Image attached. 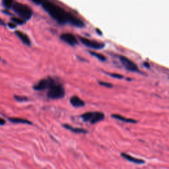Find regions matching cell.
Instances as JSON below:
<instances>
[{
    "mask_svg": "<svg viewBox=\"0 0 169 169\" xmlns=\"http://www.w3.org/2000/svg\"><path fill=\"white\" fill-rule=\"evenodd\" d=\"M42 7L52 17L60 24H65L67 23H69L77 27H81L83 25V21L80 19L73 16L62 8L52 3L44 2L42 3Z\"/></svg>",
    "mask_w": 169,
    "mask_h": 169,
    "instance_id": "obj_1",
    "label": "cell"
},
{
    "mask_svg": "<svg viewBox=\"0 0 169 169\" xmlns=\"http://www.w3.org/2000/svg\"><path fill=\"white\" fill-rule=\"evenodd\" d=\"M47 97L50 99H60L65 97V89L62 84L56 81L55 79L48 89Z\"/></svg>",
    "mask_w": 169,
    "mask_h": 169,
    "instance_id": "obj_2",
    "label": "cell"
},
{
    "mask_svg": "<svg viewBox=\"0 0 169 169\" xmlns=\"http://www.w3.org/2000/svg\"><path fill=\"white\" fill-rule=\"evenodd\" d=\"M13 11L23 19L28 20L32 17V11L31 9L25 4L16 3L13 6Z\"/></svg>",
    "mask_w": 169,
    "mask_h": 169,
    "instance_id": "obj_3",
    "label": "cell"
},
{
    "mask_svg": "<svg viewBox=\"0 0 169 169\" xmlns=\"http://www.w3.org/2000/svg\"><path fill=\"white\" fill-rule=\"evenodd\" d=\"M81 118L84 122H89L91 124H95L104 120L105 115L101 112H88L81 115Z\"/></svg>",
    "mask_w": 169,
    "mask_h": 169,
    "instance_id": "obj_4",
    "label": "cell"
},
{
    "mask_svg": "<svg viewBox=\"0 0 169 169\" xmlns=\"http://www.w3.org/2000/svg\"><path fill=\"white\" fill-rule=\"evenodd\" d=\"M120 60L121 63L122 64L124 67L130 72H139V70L134 62L128 59V58L125 57V56H120Z\"/></svg>",
    "mask_w": 169,
    "mask_h": 169,
    "instance_id": "obj_5",
    "label": "cell"
},
{
    "mask_svg": "<svg viewBox=\"0 0 169 169\" xmlns=\"http://www.w3.org/2000/svg\"><path fill=\"white\" fill-rule=\"evenodd\" d=\"M54 79L52 77H48L46 79H41V80L36 84H35L33 89L36 91H44L48 89L50 86L51 85V84L53 83Z\"/></svg>",
    "mask_w": 169,
    "mask_h": 169,
    "instance_id": "obj_6",
    "label": "cell"
},
{
    "mask_svg": "<svg viewBox=\"0 0 169 169\" xmlns=\"http://www.w3.org/2000/svg\"><path fill=\"white\" fill-rule=\"evenodd\" d=\"M81 40L83 44L91 48L101 49L104 47V44L101 43V42L94 40H90L86 38H81Z\"/></svg>",
    "mask_w": 169,
    "mask_h": 169,
    "instance_id": "obj_7",
    "label": "cell"
},
{
    "mask_svg": "<svg viewBox=\"0 0 169 169\" xmlns=\"http://www.w3.org/2000/svg\"><path fill=\"white\" fill-rule=\"evenodd\" d=\"M61 39L66 42L68 44L73 46L77 43V40L76 38V36L70 33H64L61 35Z\"/></svg>",
    "mask_w": 169,
    "mask_h": 169,
    "instance_id": "obj_8",
    "label": "cell"
},
{
    "mask_svg": "<svg viewBox=\"0 0 169 169\" xmlns=\"http://www.w3.org/2000/svg\"><path fill=\"white\" fill-rule=\"evenodd\" d=\"M121 156L124 159H125L126 160L128 161L129 162L137 164V165H143V164L145 163V161L143 160V159L134 157L131 155H128V154L125 153H122Z\"/></svg>",
    "mask_w": 169,
    "mask_h": 169,
    "instance_id": "obj_9",
    "label": "cell"
},
{
    "mask_svg": "<svg viewBox=\"0 0 169 169\" xmlns=\"http://www.w3.org/2000/svg\"><path fill=\"white\" fill-rule=\"evenodd\" d=\"M69 101L71 105L76 108H81L84 106V105H85L84 102L77 96H73L71 97Z\"/></svg>",
    "mask_w": 169,
    "mask_h": 169,
    "instance_id": "obj_10",
    "label": "cell"
},
{
    "mask_svg": "<svg viewBox=\"0 0 169 169\" xmlns=\"http://www.w3.org/2000/svg\"><path fill=\"white\" fill-rule=\"evenodd\" d=\"M15 35L25 44L28 45V46L31 45V40L27 35H25V33H23V32L19 31H17L15 32Z\"/></svg>",
    "mask_w": 169,
    "mask_h": 169,
    "instance_id": "obj_11",
    "label": "cell"
},
{
    "mask_svg": "<svg viewBox=\"0 0 169 169\" xmlns=\"http://www.w3.org/2000/svg\"><path fill=\"white\" fill-rule=\"evenodd\" d=\"M112 118L116 119V120H120L122 122H127V123H137L138 122V121L134 120V119L126 118V117H124V116H121L120 114H112Z\"/></svg>",
    "mask_w": 169,
    "mask_h": 169,
    "instance_id": "obj_12",
    "label": "cell"
},
{
    "mask_svg": "<svg viewBox=\"0 0 169 169\" xmlns=\"http://www.w3.org/2000/svg\"><path fill=\"white\" fill-rule=\"evenodd\" d=\"M64 127L65 128H66L67 130L72 131L73 133L76 134H87L88 131L84 130L83 128H73V127L69 126L68 124H64Z\"/></svg>",
    "mask_w": 169,
    "mask_h": 169,
    "instance_id": "obj_13",
    "label": "cell"
},
{
    "mask_svg": "<svg viewBox=\"0 0 169 169\" xmlns=\"http://www.w3.org/2000/svg\"><path fill=\"white\" fill-rule=\"evenodd\" d=\"M9 120L11 122L14 123V124H29V125H32V123L31 122V121L28 120L27 119H24V118H9Z\"/></svg>",
    "mask_w": 169,
    "mask_h": 169,
    "instance_id": "obj_14",
    "label": "cell"
},
{
    "mask_svg": "<svg viewBox=\"0 0 169 169\" xmlns=\"http://www.w3.org/2000/svg\"><path fill=\"white\" fill-rule=\"evenodd\" d=\"M2 3L5 7L7 9H9L13 6V0H2Z\"/></svg>",
    "mask_w": 169,
    "mask_h": 169,
    "instance_id": "obj_15",
    "label": "cell"
},
{
    "mask_svg": "<svg viewBox=\"0 0 169 169\" xmlns=\"http://www.w3.org/2000/svg\"><path fill=\"white\" fill-rule=\"evenodd\" d=\"M91 54L94 56H95L96 58H97L98 60H100L101 61H105L106 60V58H105V56H104L102 54H98V53H96V52H91Z\"/></svg>",
    "mask_w": 169,
    "mask_h": 169,
    "instance_id": "obj_16",
    "label": "cell"
},
{
    "mask_svg": "<svg viewBox=\"0 0 169 169\" xmlns=\"http://www.w3.org/2000/svg\"><path fill=\"white\" fill-rule=\"evenodd\" d=\"M11 21L14 23H16V24H18V25H23V23H25L24 20H23V19H21L17 18V17H13L11 19Z\"/></svg>",
    "mask_w": 169,
    "mask_h": 169,
    "instance_id": "obj_17",
    "label": "cell"
},
{
    "mask_svg": "<svg viewBox=\"0 0 169 169\" xmlns=\"http://www.w3.org/2000/svg\"><path fill=\"white\" fill-rule=\"evenodd\" d=\"M108 75H109L110 77L116 78V79H123L124 78L123 76H122V75L118 74V73H108Z\"/></svg>",
    "mask_w": 169,
    "mask_h": 169,
    "instance_id": "obj_18",
    "label": "cell"
},
{
    "mask_svg": "<svg viewBox=\"0 0 169 169\" xmlns=\"http://www.w3.org/2000/svg\"><path fill=\"white\" fill-rule=\"evenodd\" d=\"M15 100H17L19 102H23V101H26L28 100L27 97H21V96H15Z\"/></svg>",
    "mask_w": 169,
    "mask_h": 169,
    "instance_id": "obj_19",
    "label": "cell"
},
{
    "mask_svg": "<svg viewBox=\"0 0 169 169\" xmlns=\"http://www.w3.org/2000/svg\"><path fill=\"white\" fill-rule=\"evenodd\" d=\"M99 84H101V85H102V86H105V87H108V88H112V87H113V85H112V84H110L109 83H107V82L99 81Z\"/></svg>",
    "mask_w": 169,
    "mask_h": 169,
    "instance_id": "obj_20",
    "label": "cell"
},
{
    "mask_svg": "<svg viewBox=\"0 0 169 169\" xmlns=\"http://www.w3.org/2000/svg\"><path fill=\"white\" fill-rule=\"evenodd\" d=\"M31 1L36 4H42L44 2V0H31Z\"/></svg>",
    "mask_w": 169,
    "mask_h": 169,
    "instance_id": "obj_21",
    "label": "cell"
},
{
    "mask_svg": "<svg viewBox=\"0 0 169 169\" xmlns=\"http://www.w3.org/2000/svg\"><path fill=\"white\" fill-rule=\"evenodd\" d=\"M8 26L9 27V28H11V29H15L16 27V25L13 23H9L8 24Z\"/></svg>",
    "mask_w": 169,
    "mask_h": 169,
    "instance_id": "obj_22",
    "label": "cell"
},
{
    "mask_svg": "<svg viewBox=\"0 0 169 169\" xmlns=\"http://www.w3.org/2000/svg\"><path fill=\"white\" fill-rule=\"evenodd\" d=\"M5 124H6V120L2 118H0V126H3Z\"/></svg>",
    "mask_w": 169,
    "mask_h": 169,
    "instance_id": "obj_23",
    "label": "cell"
},
{
    "mask_svg": "<svg viewBox=\"0 0 169 169\" xmlns=\"http://www.w3.org/2000/svg\"><path fill=\"white\" fill-rule=\"evenodd\" d=\"M4 23H3V21L1 19H0V25H3Z\"/></svg>",
    "mask_w": 169,
    "mask_h": 169,
    "instance_id": "obj_24",
    "label": "cell"
}]
</instances>
